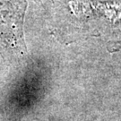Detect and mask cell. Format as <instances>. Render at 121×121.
<instances>
[{"label": "cell", "mask_w": 121, "mask_h": 121, "mask_svg": "<svg viewBox=\"0 0 121 121\" xmlns=\"http://www.w3.org/2000/svg\"><path fill=\"white\" fill-rule=\"evenodd\" d=\"M24 0H0V50L22 52L23 42Z\"/></svg>", "instance_id": "6da1fadb"}]
</instances>
